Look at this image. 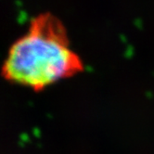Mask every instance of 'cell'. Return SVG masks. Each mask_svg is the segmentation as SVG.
Returning a JSON list of instances; mask_svg holds the SVG:
<instances>
[{"label": "cell", "mask_w": 154, "mask_h": 154, "mask_svg": "<svg viewBox=\"0 0 154 154\" xmlns=\"http://www.w3.org/2000/svg\"><path fill=\"white\" fill-rule=\"evenodd\" d=\"M84 70L62 21L50 12H43L32 18L27 32L11 44L1 73L8 81L39 91Z\"/></svg>", "instance_id": "6da1fadb"}]
</instances>
